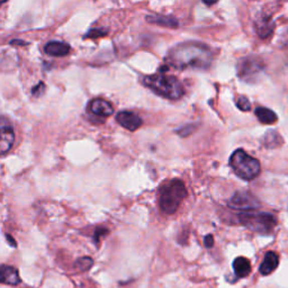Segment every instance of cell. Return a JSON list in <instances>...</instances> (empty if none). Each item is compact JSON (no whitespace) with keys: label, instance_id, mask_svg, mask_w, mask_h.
I'll list each match as a JSON object with an SVG mask.
<instances>
[{"label":"cell","instance_id":"cell-5","mask_svg":"<svg viewBox=\"0 0 288 288\" xmlns=\"http://www.w3.org/2000/svg\"><path fill=\"white\" fill-rule=\"evenodd\" d=\"M239 221L245 228L261 234L271 233L276 225V219L273 215L263 212L245 211L239 215Z\"/></svg>","mask_w":288,"mask_h":288},{"label":"cell","instance_id":"cell-13","mask_svg":"<svg viewBox=\"0 0 288 288\" xmlns=\"http://www.w3.org/2000/svg\"><path fill=\"white\" fill-rule=\"evenodd\" d=\"M0 280H2L3 284L16 286L21 282V277L16 268H14L12 266H7V264H3L2 278H0Z\"/></svg>","mask_w":288,"mask_h":288},{"label":"cell","instance_id":"cell-18","mask_svg":"<svg viewBox=\"0 0 288 288\" xmlns=\"http://www.w3.org/2000/svg\"><path fill=\"white\" fill-rule=\"evenodd\" d=\"M92 263H93L92 259H90L89 257H83L81 259H79L77 263H75V266H77L81 271H86L89 268H91Z\"/></svg>","mask_w":288,"mask_h":288},{"label":"cell","instance_id":"cell-7","mask_svg":"<svg viewBox=\"0 0 288 288\" xmlns=\"http://www.w3.org/2000/svg\"><path fill=\"white\" fill-rule=\"evenodd\" d=\"M231 209L239 211H254L260 206V203L254 197L252 194L248 191H238L231 198L229 202Z\"/></svg>","mask_w":288,"mask_h":288},{"label":"cell","instance_id":"cell-20","mask_svg":"<svg viewBox=\"0 0 288 288\" xmlns=\"http://www.w3.org/2000/svg\"><path fill=\"white\" fill-rule=\"evenodd\" d=\"M106 34H107L106 30H103V28H93V30L89 31L87 33V35L84 36V39H96V37L105 36Z\"/></svg>","mask_w":288,"mask_h":288},{"label":"cell","instance_id":"cell-10","mask_svg":"<svg viewBox=\"0 0 288 288\" xmlns=\"http://www.w3.org/2000/svg\"><path fill=\"white\" fill-rule=\"evenodd\" d=\"M88 112L96 116L108 117L114 113V107H113V105L110 102L105 101V99L96 98V99H92V101L89 103Z\"/></svg>","mask_w":288,"mask_h":288},{"label":"cell","instance_id":"cell-24","mask_svg":"<svg viewBox=\"0 0 288 288\" xmlns=\"http://www.w3.org/2000/svg\"><path fill=\"white\" fill-rule=\"evenodd\" d=\"M6 238H7V241H8V243H9V242H11V244L13 245V247H16V242H15V241H14V240H13V238L11 237V235H8V234H7V235H6Z\"/></svg>","mask_w":288,"mask_h":288},{"label":"cell","instance_id":"cell-1","mask_svg":"<svg viewBox=\"0 0 288 288\" xmlns=\"http://www.w3.org/2000/svg\"><path fill=\"white\" fill-rule=\"evenodd\" d=\"M166 60L176 69L207 70L213 61V53L205 44L189 42L174 46L169 51Z\"/></svg>","mask_w":288,"mask_h":288},{"label":"cell","instance_id":"cell-19","mask_svg":"<svg viewBox=\"0 0 288 288\" xmlns=\"http://www.w3.org/2000/svg\"><path fill=\"white\" fill-rule=\"evenodd\" d=\"M237 106L240 111L242 112H248L251 110V104H250L249 99L244 96H240L237 99Z\"/></svg>","mask_w":288,"mask_h":288},{"label":"cell","instance_id":"cell-2","mask_svg":"<svg viewBox=\"0 0 288 288\" xmlns=\"http://www.w3.org/2000/svg\"><path fill=\"white\" fill-rule=\"evenodd\" d=\"M143 84L158 96L171 99V101L180 99L185 92L181 82L176 77L163 72L146 75L143 78Z\"/></svg>","mask_w":288,"mask_h":288},{"label":"cell","instance_id":"cell-8","mask_svg":"<svg viewBox=\"0 0 288 288\" xmlns=\"http://www.w3.org/2000/svg\"><path fill=\"white\" fill-rule=\"evenodd\" d=\"M0 152L2 154H6L13 148L14 142H15V133L12 123L7 120L6 117H2L0 122Z\"/></svg>","mask_w":288,"mask_h":288},{"label":"cell","instance_id":"cell-16","mask_svg":"<svg viewBox=\"0 0 288 288\" xmlns=\"http://www.w3.org/2000/svg\"><path fill=\"white\" fill-rule=\"evenodd\" d=\"M273 27L275 25L269 17H262L256 23V31L261 39H266L269 35H271Z\"/></svg>","mask_w":288,"mask_h":288},{"label":"cell","instance_id":"cell-17","mask_svg":"<svg viewBox=\"0 0 288 288\" xmlns=\"http://www.w3.org/2000/svg\"><path fill=\"white\" fill-rule=\"evenodd\" d=\"M254 113H256V116L258 117V120L262 123V124H267V125L275 124L278 120L276 113L266 107H258Z\"/></svg>","mask_w":288,"mask_h":288},{"label":"cell","instance_id":"cell-21","mask_svg":"<svg viewBox=\"0 0 288 288\" xmlns=\"http://www.w3.org/2000/svg\"><path fill=\"white\" fill-rule=\"evenodd\" d=\"M44 90H45V86H44V83L43 82H40L39 84H37L36 87H34L33 88V90H32V93L34 96H36V97H40L42 93L44 92Z\"/></svg>","mask_w":288,"mask_h":288},{"label":"cell","instance_id":"cell-22","mask_svg":"<svg viewBox=\"0 0 288 288\" xmlns=\"http://www.w3.org/2000/svg\"><path fill=\"white\" fill-rule=\"evenodd\" d=\"M204 244L206 248H212L214 245V239H213V235H206L205 239H204Z\"/></svg>","mask_w":288,"mask_h":288},{"label":"cell","instance_id":"cell-12","mask_svg":"<svg viewBox=\"0 0 288 288\" xmlns=\"http://www.w3.org/2000/svg\"><path fill=\"white\" fill-rule=\"evenodd\" d=\"M44 51L46 54H49L51 56H65L70 53L71 48H70L69 44L64 43V42H49L48 44L44 46Z\"/></svg>","mask_w":288,"mask_h":288},{"label":"cell","instance_id":"cell-23","mask_svg":"<svg viewBox=\"0 0 288 288\" xmlns=\"http://www.w3.org/2000/svg\"><path fill=\"white\" fill-rule=\"evenodd\" d=\"M217 2H219V0H203V3L207 5V6H212V5L216 4Z\"/></svg>","mask_w":288,"mask_h":288},{"label":"cell","instance_id":"cell-9","mask_svg":"<svg viewBox=\"0 0 288 288\" xmlns=\"http://www.w3.org/2000/svg\"><path fill=\"white\" fill-rule=\"evenodd\" d=\"M116 122L119 123L121 126L124 127V129L129 130L131 132H134L138 129H140L143 124V121L141 117L135 114L133 112H120L119 114L116 115Z\"/></svg>","mask_w":288,"mask_h":288},{"label":"cell","instance_id":"cell-15","mask_svg":"<svg viewBox=\"0 0 288 288\" xmlns=\"http://www.w3.org/2000/svg\"><path fill=\"white\" fill-rule=\"evenodd\" d=\"M146 22L151 23V24L168 27V28H177L179 25V23L176 18L170 17V16H158V15L146 16Z\"/></svg>","mask_w":288,"mask_h":288},{"label":"cell","instance_id":"cell-11","mask_svg":"<svg viewBox=\"0 0 288 288\" xmlns=\"http://www.w3.org/2000/svg\"><path fill=\"white\" fill-rule=\"evenodd\" d=\"M278 263H279V257H278V254L276 252L269 251L266 253V256H264L259 270H260L261 275L268 276L278 267Z\"/></svg>","mask_w":288,"mask_h":288},{"label":"cell","instance_id":"cell-6","mask_svg":"<svg viewBox=\"0 0 288 288\" xmlns=\"http://www.w3.org/2000/svg\"><path fill=\"white\" fill-rule=\"evenodd\" d=\"M264 70L263 61L259 56H247L238 63V75L245 82H256Z\"/></svg>","mask_w":288,"mask_h":288},{"label":"cell","instance_id":"cell-3","mask_svg":"<svg viewBox=\"0 0 288 288\" xmlns=\"http://www.w3.org/2000/svg\"><path fill=\"white\" fill-rule=\"evenodd\" d=\"M187 197L185 183L179 179H172L171 181L163 185L159 194V206L164 214H173L180 206L181 202Z\"/></svg>","mask_w":288,"mask_h":288},{"label":"cell","instance_id":"cell-14","mask_svg":"<svg viewBox=\"0 0 288 288\" xmlns=\"http://www.w3.org/2000/svg\"><path fill=\"white\" fill-rule=\"evenodd\" d=\"M233 269L239 278H244L251 272V263L247 258L239 257L233 261Z\"/></svg>","mask_w":288,"mask_h":288},{"label":"cell","instance_id":"cell-4","mask_svg":"<svg viewBox=\"0 0 288 288\" xmlns=\"http://www.w3.org/2000/svg\"><path fill=\"white\" fill-rule=\"evenodd\" d=\"M230 166L239 178L247 181L257 178L261 170L260 162L242 149H238L231 155Z\"/></svg>","mask_w":288,"mask_h":288}]
</instances>
